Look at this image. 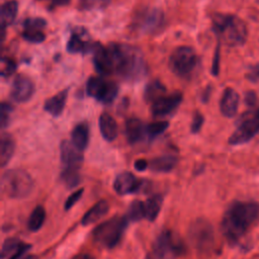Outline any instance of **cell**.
<instances>
[{"mask_svg": "<svg viewBox=\"0 0 259 259\" xmlns=\"http://www.w3.org/2000/svg\"><path fill=\"white\" fill-rule=\"evenodd\" d=\"M164 23V14L158 8H148L141 12L137 18V29L143 33H154Z\"/></svg>", "mask_w": 259, "mask_h": 259, "instance_id": "cell-12", "label": "cell"}, {"mask_svg": "<svg viewBox=\"0 0 259 259\" xmlns=\"http://www.w3.org/2000/svg\"><path fill=\"white\" fill-rule=\"evenodd\" d=\"M135 169L138 171H144L149 168V162L145 159H139L135 162Z\"/></svg>", "mask_w": 259, "mask_h": 259, "instance_id": "cell-43", "label": "cell"}, {"mask_svg": "<svg viewBox=\"0 0 259 259\" xmlns=\"http://www.w3.org/2000/svg\"><path fill=\"white\" fill-rule=\"evenodd\" d=\"M30 248V244L24 243L18 238H7L2 244L1 259H21Z\"/></svg>", "mask_w": 259, "mask_h": 259, "instance_id": "cell-18", "label": "cell"}, {"mask_svg": "<svg viewBox=\"0 0 259 259\" xmlns=\"http://www.w3.org/2000/svg\"><path fill=\"white\" fill-rule=\"evenodd\" d=\"M148 186L149 182L147 180L139 179L127 171L119 173L113 181V189L119 195L138 193L142 190H146Z\"/></svg>", "mask_w": 259, "mask_h": 259, "instance_id": "cell-11", "label": "cell"}, {"mask_svg": "<svg viewBox=\"0 0 259 259\" xmlns=\"http://www.w3.org/2000/svg\"><path fill=\"white\" fill-rule=\"evenodd\" d=\"M71 259H95L91 254L88 253H79L75 256H73Z\"/></svg>", "mask_w": 259, "mask_h": 259, "instance_id": "cell-45", "label": "cell"}, {"mask_svg": "<svg viewBox=\"0 0 259 259\" xmlns=\"http://www.w3.org/2000/svg\"><path fill=\"white\" fill-rule=\"evenodd\" d=\"M34 90V84L30 78L24 75H18L12 82L10 88V97L17 103H23L32 97Z\"/></svg>", "mask_w": 259, "mask_h": 259, "instance_id": "cell-14", "label": "cell"}, {"mask_svg": "<svg viewBox=\"0 0 259 259\" xmlns=\"http://www.w3.org/2000/svg\"><path fill=\"white\" fill-rule=\"evenodd\" d=\"M165 93H166L165 86L158 79H155V80H151L147 84L145 88L144 98L148 103L152 104L154 101H156L157 99L165 95Z\"/></svg>", "mask_w": 259, "mask_h": 259, "instance_id": "cell-30", "label": "cell"}, {"mask_svg": "<svg viewBox=\"0 0 259 259\" xmlns=\"http://www.w3.org/2000/svg\"><path fill=\"white\" fill-rule=\"evenodd\" d=\"M177 162H178V159L174 155H170V154L162 155L152 159L149 162V168L154 172L167 173L172 171L175 168V166L177 165Z\"/></svg>", "mask_w": 259, "mask_h": 259, "instance_id": "cell-25", "label": "cell"}, {"mask_svg": "<svg viewBox=\"0 0 259 259\" xmlns=\"http://www.w3.org/2000/svg\"><path fill=\"white\" fill-rule=\"evenodd\" d=\"M211 22L214 33L226 46L240 47L246 42L248 29L240 17L234 14L215 13Z\"/></svg>", "mask_w": 259, "mask_h": 259, "instance_id": "cell-3", "label": "cell"}, {"mask_svg": "<svg viewBox=\"0 0 259 259\" xmlns=\"http://www.w3.org/2000/svg\"><path fill=\"white\" fill-rule=\"evenodd\" d=\"M209 90H210V88L207 87V88L205 89V91L203 92V94H202V96H201V99L203 100V102H206V101H207L208 96H209Z\"/></svg>", "mask_w": 259, "mask_h": 259, "instance_id": "cell-46", "label": "cell"}, {"mask_svg": "<svg viewBox=\"0 0 259 259\" xmlns=\"http://www.w3.org/2000/svg\"><path fill=\"white\" fill-rule=\"evenodd\" d=\"M127 224L126 217H114L101 223L92 232L94 242L105 249L114 248L121 241Z\"/></svg>", "mask_w": 259, "mask_h": 259, "instance_id": "cell-5", "label": "cell"}, {"mask_svg": "<svg viewBox=\"0 0 259 259\" xmlns=\"http://www.w3.org/2000/svg\"><path fill=\"white\" fill-rule=\"evenodd\" d=\"M70 2L71 0H51V8L65 6V5H68Z\"/></svg>", "mask_w": 259, "mask_h": 259, "instance_id": "cell-44", "label": "cell"}, {"mask_svg": "<svg viewBox=\"0 0 259 259\" xmlns=\"http://www.w3.org/2000/svg\"><path fill=\"white\" fill-rule=\"evenodd\" d=\"M245 103L249 108L257 106V95L254 91H248L245 94Z\"/></svg>", "mask_w": 259, "mask_h": 259, "instance_id": "cell-41", "label": "cell"}, {"mask_svg": "<svg viewBox=\"0 0 259 259\" xmlns=\"http://www.w3.org/2000/svg\"><path fill=\"white\" fill-rule=\"evenodd\" d=\"M188 239L198 251L208 250L214 241V232L211 224L205 219L194 220L188 228Z\"/></svg>", "mask_w": 259, "mask_h": 259, "instance_id": "cell-9", "label": "cell"}, {"mask_svg": "<svg viewBox=\"0 0 259 259\" xmlns=\"http://www.w3.org/2000/svg\"><path fill=\"white\" fill-rule=\"evenodd\" d=\"M153 250L157 259H175L184 253L185 246L178 234L163 230L155 239Z\"/></svg>", "mask_w": 259, "mask_h": 259, "instance_id": "cell-7", "label": "cell"}, {"mask_svg": "<svg viewBox=\"0 0 259 259\" xmlns=\"http://www.w3.org/2000/svg\"><path fill=\"white\" fill-rule=\"evenodd\" d=\"M13 106L9 102L3 101L1 103V126L2 128H5L9 125L11 121V115L13 112Z\"/></svg>", "mask_w": 259, "mask_h": 259, "instance_id": "cell-36", "label": "cell"}, {"mask_svg": "<svg viewBox=\"0 0 259 259\" xmlns=\"http://www.w3.org/2000/svg\"><path fill=\"white\" fill-rule=\"evenodd\" d=\"M68 92H69V88H66V89L60 91L59 93L55 94L54 96L50 97L49 99H47L44 104L45 111H47L48 113H50L51 115H53L55 117L61 115L65 108V105H66V101L68 98Z\"/></svg>", "mask_w": 259, "mask_h": 259, "instance_id": "cell-22", "label": "cell"}, {"mask_svg": "<svg viewBox=\"0 0 259 259\" xmlns=\"http://www.w3.org/2000/svg\"><path fill=\"white\" fill-rule=\"evenodd\" d=\"M125 137L130 144H136L141 142L147 135L146 124L139 118L132 117L125 122Z\"/></svg>", "mask_w": 259, "mask_h": 259, "instance_id": "cell-21", "label": "cell"}, {"mask_svg": "<svg viewBox=\"0 0 259 259\" xmlns=\"http://www.w3.org/2000/svg\"><path fill=\"white\" fill-rule=\"evenodd\" d=\"M18 11V3L16 0H9L2 4L0 12V20L2 29L13 23Z\"/></svg>", "mask_w": 259, "mask_h": 259, "instance_id": "cell-28", "label": "cell"}, {"mask_svg": "<svg viewBox=\"0 0 259 259\" xmlns=\"http://www.w3.org/2000/svg\"><path fill=\"white\" fill-rule=\"evenodd\" d=\"M91 53L93 55L94 67L99 74L110 75L113 73L112 62L107 48H104L100 44H94Z\"/></svg>", "mask_w": 259, "mask_h": 259, "instance_id": "cell-19", "label": "cell"}, {"mask_svg": "<svg viewBox=\"0 0 259 259\" xmlns=\"http://www.w3.org/2000/svg\"><path fill=\"white\" fill-rule=\"evenodd\" d=\"M239 100V94L235 89L231 87L226 88L220 101V109L222 114L226 117H234L238 111Z\"/></svg>", "mask_w": 259, "mask_h": 259, "instance_id": "cell-20", "label": "cell"}, {"mask_svg": "<svg viewBox=\"0 0 259 259\" xmlns=\"http://www.w3.org/2000/svg\"><path fill=\"white\" fill-rule=\"evenodd\" d=\"M1 191L9 198L19 199L28 196L33 188L31 176L22 169L6 170L1 177Z\"/></svg>", "mask_w": 259, "mask_h": 259, "instance_id": "cell-4", "label": "cell"}, {"mask_svg": "<svg viewBox=\"0 0 259 259\" xmlns=\"http://www.w3.org/2000/svg\"><path fill=\"white\" fill-rule=\"evenodd\" d=\"M109 210V203L105 199H101L97 201L92 207H90L83 218L81 219V225L82 226H89L97 221H99L101 218H103Z\"/></svg>", "mask_w": 259, "mask_h": 259, "instance_id": "cell-24", "label": "cell"}, {"mask_svg": "<svg viewBox=\"0 0 259 259\" xmlns=\"http://www.w3.org/2000/svg\"><path fill=\"white\" fill-rule=\"evenodd\" d=\"M60 158L64 169H80L83 162L82 151L67 140L60 145Z\"/></svg>", "mask_w": 259, "mask_h": 259, "instance_id": "cell-16", "label": "cell"}, {"mask_svg": "<svg viewBox=\"0 0 259 259\" xmlns=\"http://www.w3.org/2000/svg\"><path fill=\"white\" fill-rule=\"evenodd\" d=\"M183 99L181 92H173L163 95L151 104V112L155 117H162L172 113L180 105Z\"/></svg>", "mask_w": 259, "mask_h": 259, "instance_id": "cell-13", "label": "cell"}, {"mask_svg": "<svg viewBox=\"0 0 259 259\" xmlns=\"http://www.w3.org/2000/svg\"><path fill=\"white\" fill-rule=\"evenodd\" d=\"M15 151V142L8 133H3L0 139V164L5 167L13 157Z\"/></svg>", "mask_w": 259, "mask_h": 259, "instance_id": "cell-26", "label": "cell"}, {"mask_svg": "<svg viewBox=\"0 0 259 259\" xmlns=\"http://www.w3.org/2000/svg\"><path fill=\"white\" fill-rule=\"evenodd\" d=\"M93 45L84 27H75L67 42V51L70 54H87L92 51Z\"/></svg>", "mask_w": 259, "mask_h": 259, "instance_id": "cell-15", "label": "cell"}, {"mask_svg": "<svg viewBox=\"0 0 259 259\" xmlns=\"http://www.w3.org/2000/svg\"><path fill=\"white\" fill-rule=\"evenodd\" d=\"M198 63L194 50L181 46L175 49L169 57L170 70L180 78H189L196 69Z\"/></svg>", "mask_w": 259, "mask_h": 259, "instance_id": "cell-8", "label": "cell"}, {"mask_svg": "<svg viewBox=\"0 0 259 259\" xmlns=\"http://www.w3.org/2000/svg\"><path fill=\"white\" fill-rule=\"evenodd\" d=\"M259 220V203L234 201L226 209L221 230L230 244L238 243Z\"/></svg>", "mask_w": 259, "mask_h": 259, "instance_id": "cell-1", "label": "cell"}, {"mask_svg": "<svg viewBox=\"0 0 259 259\" xmlns=\"http://www.w3.org/2000/svg\"><path fill=\"white\" fill-rule=\"evenodd\" d=\"M220 71V47H217L215 53H214V57H213V61H212V66H211V73L214 76H218Z\"/></svg>", "mask_w": 259, "mask_h": 259, "instance_id": "cell-42", "label": "cell"}, {"mask_svg": "<svg viewBox=\"0 0 259 259\" xmlns=\"http://www.w3.org/2000/svg\"><path fill=\"white\" fill-rule=\"evenodd\" d=\"M15 70H16L15 62L8 57H3L1 60V76L4 78L9 77L15 72Z\"/></svg>", "mask_w": 259, "mask_h": 259, "instance_id": "cell-37", "label": "cell"}, {"mask_svg": "<svg viewBox=\"0 0 259 259\" xmlns=\"http://www.w3.org/2000/svg\"><path fill=\"white\" fill-rule=\"evenodd\" d=\"M125 217L128 220V222H139L143 219H146L144 201L134 200L128 206Z\"/></svg>", "mask_w": 259, "mask_h": 259, "instance_id": "cell-32", "label": "cell"}, {"mask_svg": "<svg viewBox=\"0 0 259 259\" xmlns=\"http://www.w3.org/2000/svg\"><path fill=\"white\" fill-rule=\"evenodd\" d=\"M46 209L41 205L35 206L27 221V228L31 232H37L46 221Z\"/></svg>", "mask_w": 259, "mask_h": 259, "instance_id": "cell-31", "label": "cell"}, {"mask_svg": "<svg viewBox=\"0 0 259 259\" xmlns=\"http://www.w3.org/2000/svg\"><path fill=\"white\" fill-rule=\"evenodd\" d=\"M169 126V122L166 120H159L151 122L147 125V136H149L151 139L156 138L163 134Z\"/></svg>", "mask_w": 259, "mask_h": 259, "instance_id": "cell-35", "label": "cell"}, {"mask_svg": "<svg viewBox=\"0 0 259 259\" xmlns=\"http://www.w3.org/2000/svg\"><path fill=\"white\" fill-rule=\"evenodd\" d=\"M162 202H163V197L160 194H154L148 197L146 201H144L146 220L150 222H154L157 219L161 210Z\"/></svg>", "mask_w": 259, "mask_h": 259, "instance_id": "cell-29", "label": "cell"}, {"mask_svg": "<svg viewBox=\"0 0 259 259\" xmlns=\"http://www.w3.org/2000/svg\"><path fill=\"white\" fill-rule=\"evenodd\" d=\"M259 133V107H252L244 111L236 122V128L229 138L233 146L243 145L251 141Z\"/></svg>", "mask_w": 259, "mask_h": 259, "instance_id": "cell-6", "label": "cell"}, {"mask_svg": "<svg viewBox=\"0 0 259 259\" xmlns=\"http://www.w3.org/2000/svg\"><path fill=\"white\" fill-rule=\"evenodd\" d=\"M247 78L254 83H259V63L255 64L249 69V72L247 73Z\"/></svg>", "mask_w": 259, "mask_h": 259, "instance_id": "cell-40", "label": "cell"}, {"mask_svg": "<svg viewBox=\"0 0 259 259\" xmlns=\"http://www.w3.org/2000/svg\"><path fill=\"white\" fill-rule=\"evenodd\" d=\"M99 130L103 139L107 142H112L118 134V126L111 114L102 112L99 116Z\"/></svg>", "mask_w": 259, "mask_h": 259, "instance_id": "cell-23", "label": "cell"}, {"mask_svg": "<svg viewBox=\"0 0 259 259\" xmlns=\"http://www.w3.org/2000/svg\"><path fill=\"white\" fill-rule=\"evenodd\" d=\"M83 191H84V189L80 188L68 196V198L66 199L65 204H64L65 210H70L78 202V200L81 198V196L83 194Z\"/></svg>", "mask_w": 259, "mask_h": 259, "instance_id": "cell-38", "label": "cell"}, {"mask_svg": "<svg viewBox=\"0 0 259 259\" xmlns=\"http://www.w3.org/2000/svg\"><path fill=\"white\" fill-rule=\"evenodd\" d=\"M203 121H204L203 115H202L200 112L196 111V112L194 113V115H193L192 122H191V126H190L191 133H192V134H197V133L200 131V128H201V126H202V124H203Z\"/></svg>", "mask_w": 259, "mask_h": 259, "instance_id": "cell-39", "label": "cell"}, {"mask_svg": "<svg viewBox=\"0 0 259 259\" xmlns=\"http://www.w3.org/2000/svg\"><path fill=\"white\" fill-rule=\"evenodd\" d=\"M111 0H79L78 8L81 11H93L107 7Z\"/></svg>", "mask_w": 259, "mask_h": 259, "instance_id": "cell-34", "label": "cell"}, {"mask_svg": "<svg viewBox=\"0 0 259 259\" xmlns=\"http://www.w3.org/2000/svg\"><path fill=\"white\" fill-rule=\"evenodd\" d=\"M61 179L68 188L76 187L81 180L79 169H64L61 172Z\"/></svg>", "mask_w": 259, "mask_h": 259, "instance_id": "cell-33", "label": "cell"}, {"mask_svg": "<svg viewBox=\"0 0 259 259\" xmlns=\"http://www.w3.org/2000/svg\"><path fill=\"white\" fill-rule=\"evenodd\" d=\"M71 142L80 151H84L89 143V127L87 123L80 122L72 130Z\"/></svg>", "mask_w": 259, "mask_h": 259, "instance_id": "cell-27", "label": "cell"}, {"mask_svg": "<svg viewBox=\"0 0 259 259\" xmlns=\"http://www.w3.org/2000/svg\"><path fill=\"white\" fill-rule=\"evenodd\" d=\"M86 92L97 101L109 104L115 99L118 87L114 82L103 77H91L87 81Z\"/></svg>", "mask_w": 259, "mask_h": 259, "instance_id": "cell-10", "label": "cell"}, {"mask_svg": "<svg viewBox=\"0 0 259 259\" xmlns=\"http://www.w3.org/2000/svg\"><path fill=\"white\" fill-rule=\"evenodd\" d=\"M109 52L113 73L126 82H137L147 74V64L142 51L125 44H110Z\"/></svg>", "mask_w": 259, "mask_h": 259, "instance_id": "cell-2", "label": "cell"}, {"mask_svg": "<svg viewBox=\"0 0 259 259\" xmlns=\"http://www.w3.org/2000/svg\"><path fill=\"white\" fill-rule=\"evenodd\" d=\"M21 259H38V258L35 255H26V256L22 257Z\"/></svg>", "mask_w": 259, "mask_h": 259, "instance_id": "cell-47", "label": "cell"}, {"mask_svg": "<svg viewBox=\"0 0 259 259\" xmlns=\"http://www.w3.org/2000/svg\"><path fill=\"white\" fill-rule=\"evenodd\" d=\"M47 26V21L40 17L26 18L23 22L22 37L32 44H40L46 39L44 32Z\"/></svg>", "mask_w": 259, "mask_h": 259, "instance_id": "cell-17", "label": "cell"}]
</instances>
